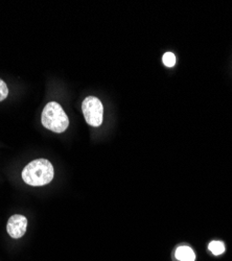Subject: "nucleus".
Wrapping results in <instances>:
<instances>
[{"instance_id": "obj_1", "label": "nucleus", "mask_w": 232, "mask_h": 261, "mask_svg": "<svg viewBox=\"0 0 232 261\" xmlns=\"http://www.w3.org/2000/svg\"><path fill=\"white\" fill-rule=\"evenodd\" d=\"M54 166L45 159L32 161L22 171L23 181L31 186H43L54 179Z\"/></svg>"}, {"instance_id": "obj_2", "label": "nucleus", "mask_w": 232, "mask_h": 261, "mask_svg": "<svg viewBox=\"0 0 232 261\" xmlns=\"http://www.w3.org/2000/svg\"><path fill=\"white\" fill-rule=\"evenodd\" d=\"M42 124L55 133H63L68 127L69 120L63 108L58 102L51 101L42 112Z\"/></svg>"}, {"instance_id": "obj_3", "label": "nucleus", "mask_w": 232, "mask_h": 261, "mask_svg": "<svg viewBox=\"0 0 232 261\" xmlns=\"http://www.w3.org/2000/svg\"><path fill=\"white\" fill-rule=\"evenodd\" d=\"M83 114L88 124L91 126H99L102 123L104 107L100 100L94 96H88L82 103Z\"/></svg>"}, {"instance_id": "obj_4", "label": "nucleus", "mask_w": 232, "mask_h": 261, "mask_svg": "<svg viewBox=\"0 0 232 261\" xmlns=\"http://www.w3.org/2000/svg\"><path fill=\"white\" fill-rule=\"evenodd\" d=\"M27 227H28L27 217L20 214H15L10 217L7 225V230L11 237L20 238L25 234Z\"/></svg>"}, {"instance_id": "obj_5", "label": "nucleus", "mask_w": 232, "mask_h": 261, "mask_svg": "<svg viewBox=\"0 0 232 261\" xmlns=\"http://www.w3.org/2000/svg\"><path fill=\"white\" fill-rule=\"evenodd\" d=\"M175 256L178 261H195L196 260V254L194 250L187 246L179 247L175 252Z\"/></svg>"}, {"instance_id": "obj_6", "label": "nucleus", "mask_w": 232, "mask_h": 261, "mask_svg": "<svg viewBox=\"0 0 232 261\" xmlns=\"http://www.w3.org/2000/svg\"><path fill=\"white\" fill-rule=\"evenodd\" d=\"M208 250L212 252L214 255L219 256V255H222L225 252L226 248H225V245L222 242L215 241V242H212L208 245Z\"/></svg>"}, {"instance_id": "obj_7", "label": "nucleus", "mask_w": 232, "mask_h": 261, "mask_svg": "<svg viewBox=\"0 0 232 261\" xmlns=\"http://www.w3.org/2000/svg\"><path fill=\"white\" fill-rule=\"evenodd\" d=\"M162 61H163V64L165 65L166 67H173V66H175V64H176V57L172 53H166V54L163 55Z\"/></svg>"}, {"instance_id": "obj_8", "label": "nucleus", "mask_w": 232, "mask_h": 261, "mask_svg": "<svg viewBox=\"0 0 232 261\" xmlns=\"http://www.w3.org/2000/svg\"><path fill=\"white\" fill-rule=\"evenodd\" d=\"M8 94H9V89H8L7 84L3 80H0V101L6 99L8 97Z\"/></svg>"}]
</instances>
